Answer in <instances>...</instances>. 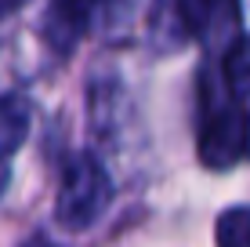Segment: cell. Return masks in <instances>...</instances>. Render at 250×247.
Instances as JSON below:
<instances>
[{"label":"cell","mask_w":250,"mask_h":247,"mask_svg":"<svg viewBox=\"0 0 250 247\" xmlns=\"http://www.w3.org/2000/svg\"><path fill=\"white\" fill-rule=\"evenodd\" d=\"M33 124V109L22 95H0V160L22 149Z\"/></svg>","instance_id":"5"},{"label":"cell","mask_w":250,"mask_h":247,"mask_svg":"<svg viewBox=\"0 0 250 247\" xmlns=\"http://www.w3.org/2000/svg\"><path fill=\"white\" fill-rule=\"evenodd\" d=\"M7 182H11V171H7V160H0V197H4Z\"/></svg>","instance_id":"8"},{"label":"cell","mask_w":250,"mask_h":247,"mask_svg":"<svg viewBox=\"0 0 250 247\" xmlns=\"http://www.w3.org/2000/svg\"><path fill=\"white\" fill-rule=\"evenodd\" d=\"M250 153V109H243L236 98L218 102L203 113L200 124V160L214 171L232 167Z\"/></svg>","instance_id":"2"},{"label":"cell","mask_w":250,"mask_h":247,"mask_svg":"<svg viewBox=\"0 0 250 247\" xmlns=\"http://www.w3.org/2000/svg\"><path fill=\"white\" fill-rule=\"evenodd\" d=\"M25 247H55V244H47V240H40V236H37V240H29Z\"/></svg>","instance_id":"10"},{"label":"cell","mask_w":250,"mask_h":247,"mask_svg":"<svg viewBox=\"0 0 250 247\" xmlns=\"http://www.w3.org/2000/svg\"><path fill=\"white\" fill-rule=\"evenodd\" d=\"M113 200V182H109L105 167L91 157V153H80V157L69 160L62 185H58V203H55V218L58 225L65 229H87L102 218V211Z\"/></svg>","instance_id":"1"},{"label":"cell","mask_w":250,"mask_h":247,"mask_svg":"<svg viewBox=\"0 0 250 247\" xmlns=\"http://www.w3.org/2000/svg\"><path fill=\"white\" fill-rule=\"evenodd\" d=\"M134 0H51L44 15V37L55 51H65L83 37L98 19H124Z\"/></svg>","instance_id":"3"},{"label":"cell","mask_w":250,"mask_h":247,"mask_svg":"<svg viewBox=\"0 0 250 247\" xmlns=\"http://www.w3.org/2000/svg\"><path fill=\"white\" fill-rule=\"evenodd\" d=\"M221 76H225V88L232 91V98H236V102L250 95V37H236L225 47Z\"/></svg>","instance_id":"6"},{"label":"cell","mask_w":250,"mask_h":247,"mask_svg":"<svg viewBox=\"0 0 250 247\" xmlns=\"http://www.w3.org/2000/svg\"><path fill=\"white\" fill-rule=\"evenodd\" d=\"M19 4H22V0H0V19H4L7 11H15V7H19Z\"/></svg>","instance_id":"9"},{"label":"cell","mask_w":250,"mask_h":247,"mask_svg":"<svg viewBox=\"0 0 250 247\" xmlns=\"http://www.w3.org/2000/svg\"><path fill=\"white\" fill-rule=\"evenodd\" d=\"M174 15L188 37L203 40V44L229 40L236 33V22H239L236 0H174Z\"/></svg>","instance_id":"4"},{"label":"cell","mask_w":250,"mask_h":247,"mask_svg":"<svg viewBox=\"0 0 250 247\" xmlns=\"http://www.w3.org/2000/svg\"><path fill=\"white\" fill-rule=\"evenodd\" d=\"M218 247H250V207H232L218 218Z\"/></svg>","instance_id":"7"}]
</instances>
